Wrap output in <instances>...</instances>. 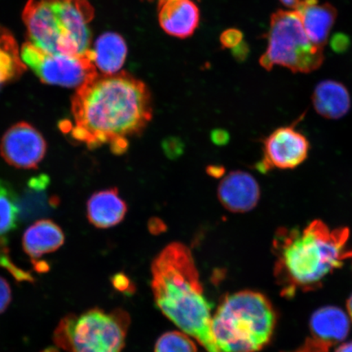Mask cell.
<instances>
[{
  "label": "cell",
  "instance_id": "1",
  "mask_svg": "<svg viewBox=\"0 0 352 352\" xmlns=\"http://www.w3.org/2000/svg\"><path fill=\"white\" fill-rule=\"evenodd\" d=\"M72 114L74 139L91 149L109 144L122 154L129 138L142 134L152 120L151 92L129 74H96L78 87Z\"/></svg>",
  "mask_w": 352,
  "mask_h": 352
},
{
  "label": "cell",
  "instance_id": "2",
  "mask_svg": "<svg viewBox=\"0 0 352 352\" xmlns=\"http://www.w3.org/2000/svg\"><path fill=\"white\" fill-rule=\"evenodd\" d=\"M350 230L330 228L315 219L305 228H280L272 250L276 257L274 276L280 294L292 298L297 292L318 289L325 277L352 258Z\"/></svg>",
  "mask_w": 352,
  "mask_h": 352
},
{
  "label": "cell",
  "instance_id": "3",
  "mask_svg": "<svg viewBox=\"0 0 352 352\" xmlns=\"http://www.w3.org/2000/svg\"><path fill=\"white\" fill-rule=\"evenodd\" d=\"M151 272L154 300L162 314L208 352H220L211 328L210 306L191 250L173 242L154 258Z\"/></svg>",
  "mask_w": 352,
  "mask_h": 352
},
{
  "label": "cell",
  "instance_id": "4",
  "mask_svg": "<svg viewBox=\"0 0 352 352\" xmlns=\"http://www.w3.org/2000/svg\"><path fill=\"white\" fill-rule=\"evenodd\" d=\"M22 17L30 43L43 51L78 56L90 50L94 10L88 0H29Z\"/></svg>",
  "mask_w": 352,
  "mask_h": 352
},
{
  "label": "cell",
  "instance_id": "5",
  "mask_svg": "<svg viewBox=\"0 0 352 352\" xmlns=\"http://www.w3.org/2000/svg\"><path fill=\"white\" fill-rule=\"evenodd\" d=\"M276 314L263 294L243 290L228 296L218 307L211 328L220 352H257L274 336Z\"/></svg>",
  "mask_w": 352,
  "mask_h": 352
},
{
  "label": "cell",
  "instance_id": "6",
  "mask_svg": "<svg viewBox=\"0 0 352 352\" xmlns=\"http://www.w3.org/2000/svg\"><path fill=\"white\" fill-rule=\"evenodd\" d=\"M130 324L125 311L94 308L65 316L55 330L54 340L67 352H122Z\"/></svg>",
  "mask_w": 352,
  "mask_h": 352
},
{
  "label": "cell",
  "instance_id": "7",
  "mask_svg": "<svg viewBox=\"0 0 352 352\" xmlns=\"http://www.w3.org/2000/svg\"><path fill=\"white\" fill-rule=\"evenodd\" d=\"M267 38V50L259 63L268 72L279 65L293 73L308 74L318 69L324 63L323 47L308 38L296 11L274 12Z\"/></svg>",
  "mask_w": 352,
  "mask_h": 352
},
{
  "label": "cell",
  "instance_id": "8",
  "mask_svg": "<svg viewBox=\"0 0 352 352\" xmlns=\"http://www.w3.org/2000/svg\"><path fill=\"white\" fill-rule=\"evenodd\" d=\"M21 57L47 85L78 87L98 74L91 50L85 55L51 54L28 42L21 47Z\"/></svg>",
  "mask_w": 352,
  "mask_h": 352
},
{
  "label": "cell",
  "instance_id": "9",
  "mask_svg": "<svg viewBox=\"0 0 352 352\" xmlns=\"http://www.w3.org/2000/svg\"><path fill=\"white\" fill-rule=\"evenodd\" d=\"M310 148L309 140L296 129V123L280 126L264 139L258 170L267 173L272 170L296 169L307 160Z\"/></svg>",
  "mask_w": 352,
  "mask_h": 352
},
{
  "label": "cell",
  "instance_id": "10",
  "mask_svg": "<svg viewBox=\"0 0 352 352\" xmlns=\"http://www.w3.org/2000/svg\"><path fill=\"white\" fill-rule=\"evenodd\" d=\"M46 151L43 136L28 122L11 126L0 142V153L3 160L16 168H37Z\"/></svg>",
  "mask_w": 352,
  "mask_h": 352
},
{
  "label": "cell",
  "instance_id": "11",
  "mask_svg": "<svg viewBox=\"0 0 352 352\" xmlns=\"http://www.w3.org/2000/svg\"><path fill=\"white\" fill-rule=\"evenodd\" d=\"M261 187L252 174L243 170L232 171L220 182L218 197L224 208L233 213L252 210L261 200Z\"/></svg>",
  "mask_w": 352,
  "mask_h": 352
},
{
  "label": "cell",
  "instance_id": "12",
  "mask_svg": "<svg viewBox=\"0 0 352 352\" xmlns=\"http://www.w3.org/2000/svg\"><path fill=\"white\" fill-rule=\"evenodd\" d=\"M158 19L166 33L186 38L195 33L199 23L200 12L191 0H165L160 3Z\"/></svg>",
  "mask_w": 352,
  "mask_h": 352
},
{
  "label": "cell",
  "instance_id": "13",
  "mask_svg": "<svg viewBox=\"0 0 352 352\" xmlns=\"http://www.w3.org/2000/svg\"><path fill=\"white\" fill-rule=\"evenodd\" d=\"M294 11L300 17L303 28L311 41L324 47L336 23V8L329 3L320 4L319 0H302Z\"/></svg>",
  "mask_w": 352,
  "mask_h": 352
},
{
  "label": "cell",
  "instance_id": "14",
  "mask_svg": "<svg viewBox=\"0 0 352 352\" xmlns=\"http://www.w3.org/2000/svg\"><path fill=\"white\" fill-rule=\"evenodd\" d=\"M126 213V201L120 197L116 188L96 192L87 201V218L96 228L116 226L124 219Z\"/></svg>",
  "mask_w": 352,
  "mask_h": 352
},
{
  "label": "cell",
  "instance_id": "15",
  "mask_svg": "<svg viewBox=\"0 0 352 352\" xmlns=\"http://www.w3.org/2000/svg\"><path fill=\"white\" fill-rule=\"evenodd\" d=\"M311 338L329 346L341 342L349 336V316L340 308L328 306L319 308L310 319Z\"/></svg>",
  "mask_w": 352,
  "mask_h": 352
},
{
  "label": "cell",
  "instance_id": "16",
  "mask_svg": "<svg viewBox=\"0 0 352 352\" xmlns=\"http://www.w3.org/2000/svg\"><path fill=\"white\" fill-rule=\"evenodd\" d=\"M311 100L316 113L330 120H340L346 116L351 107L349 90L342 83L334 80L318 83Z\"/></svg>",
  "mask_w": 352,
  "mask_h": 352
},
{
  "label": "cell",
  "instance_id": "17",
  "mask_svg": "<svg viewBox=\"0 0 352 352\" xmlns=\"http://www.w3.org/2000/svg\"><path fill=\"white\" fill-rule=\"evenodd\" d=\"M65 235L61 228L50 219L38 220L24 233L22 245L25 252L35 263L43 255L58 250L64 244Z\"/></svg>",
  "mask_w": 352,
  "mask_h": 352
},
{
  "label": "cell",
  "instance_id": "18",
  "mask_svg": "<svg viewBox=\"0 0 352 352\" xmlns=\"http://www.w3.org/2000/svg\"><path fill=\"white\" fill-rule=\"evenodd\" d=\"M91 50L96 67L104 74L120 72L127 54L124 39L120 34L111 32L100 35Z\"/></svg>",
  "mask_w": 352,
  "mask_h": 352
},
{
  "label": "cell",
  "instance_id": "19",
  "mask_svg": "<svg viewBox=\"0 0 352 352\" xmlns=\"http://www.w3.org/2000/svg\"><path fill=\"white\" fill-rule=\"evenodd\" d=\"M25 69L14 38L0 26V86L19 77Z\"/></svg>",
  "mask_w": 352,
  "mask_h": 352
},
{
  "label": "cell",
  "instance_id": "20",
  "mask_svg": "<svg viewBox=\"0 0 352 352\" xmlns=\"http://www.w3.org/2000/svg\"><path fill=\"white\" fill-rule=\"evenodd\" d=\"M50 179L46 175H41L32 178L28 183V191L23 199L19 201L20 213L25 217H33L43 212L48 206L54 208L58 204V200L47 199V188Z\"/></svg>",
  "mask_w": 352,
  "mask_h": 352
},
{
  "label": "cell",
  "instance_id": "21",
  "mask_svg": "<svg viewBox=\"0 0 352 352\" xmlns=\"http://www.w3.org/2000/svg\"><path fill=\"white\" fill-rule=\"evenodd\" d=\"M19 214V201L14 191L0 180V236L15 230Z\"/></svg>",
  "mask_w": 352,
  "mask_h": 352
},
{
  "label": "cell",
  "instance_id": "22",
  "mask_svg": "<svg viewBox=\"0 0 352 352\" xmlns=\"http://www.w3.org/2000/svg\"><path fill=\"white\" fill-rule=\"evenodd\" d=\"M154 352H198L195 342L187 334L167 332L158 338Z\"/></svg>",
  "mask_w": 352,
  "mask_h": 352
},
{
  "label": "cell",
  "instance_id": "23",
  "mask_svg": "<svg viewBox=\"0 0 352 352\" xmlns=\"http://www.w3.org/2000/svg\"><path fill=\"white\" fill-rule=\"evenodd\" d=\"M0 266L6 270L19 281H32L33 277L28 272L21 270L12 263L10 255L7 253V249L0 243Z\"/></svg>",
  "mask_w": 352,
  "mask_h": 352
},
{
  "label": "cell",
  "instance_id": "24",
  "mask_svg": "<svg viewBox=\"0 0 352 352\" xmlns=\"http://www.w3.org/2000/svg\"><path fill=\"white\" fill-rule=\"evenodd\" d=\"M12 292L10 285L0 277V314L7 309L11 302Z\"/></svg>",
  "mask_w": 352,
  "mask_h": 352
},
{
  "label": "cell",
  "instance_id": "25",
  "mask_svg": "<svg viewBox=\"0 0 352 352\" xmlns=\"http://www.w3.org/2000/svg\"><path fill=\"white\" fill-rule=\"evenodd\" d=\"M329 346L314 338H308L305 344L292 352H329Z\"/></svg>",
  "mask_w": 352,
  "mask_h": 352
},
{
  "label": "cell",
  "instance_id": "26",
  "mask_svg": "<svg viewBox=\"0 0 352 352\" xmlns=\"http://www.w3.org/2000/svg\"><path fill=\"white\" fill-rule=\"evenodd\" d=\"M349 46V39L345 34H336L332 39V47L336 52L345 51Z\"/></svg>",
  "mask_w": 352,
  "mask_h": 352
},
{
  "label": "cell",
  "instance_id": "27",
  "mask_svg": "<svg viewBox=\"0 0 352 352\" xmlns=\"http://www.w3.org/2000/svg\"><path fill=\"white\" fill-rule=\"evenodd\" d=\"M149 230L152 233H160L162 232H164L166 227L164 226V223L161 221V220L154 218L151 220V222H149L148 224Z\"/></svg>",
  "mask_w": 352,
  "mask_h": 352
},
{
  "label": "cell",
  "instance_id": "28",
  "mask_svg": "<svg viewBox=\"0 0 352 352\" xmlns=\"http://www.w3.org/2000/svg\"><path fill=\"white\" fill-rule=\"evenodd\" d=\"M215 144H223L228 140V134L224 131H215L212 135Z\"/></svg>",
  "mask_w": 352,
  "mask_h": 352
},
{
  "label": "cell",
  "instance_id": "29",
  "mask_svg": "<svg viewBox=\"0 0 352 352\" xmlns=\"http://www.w3.org/2000/svg\"><path fill=\"white\" fill-rule=\"evenodd\" d=\"M280 2L283 4L286 8H292L296 10V8L300 6L302 0H280Z\"/></svg>",
  "mask_w": 352,
  "mask_h": 352
},
{
  "label": "cell",
  "instance_id": "30",
  "mask_svg": "<svg viewBox=\"0 0 352 352\" xmlns=\"http://www.w3.org/2000/svg\"><path fill=\"white\" fill-rule=\"evenodd\" d=\"M224 173V169L222 166H210L208 168V174L211 176H221Z\"/></svg>",
  "mask_w": 352,
  "mask_h": 352
},
{
  "label": "cell",
  "instance_id": "31",
  "mask_svg": "<svg viewBox=\"0 0 352 352\" xmlns=\"http://www.w3.org/2000/svg\"><path fill=\"white\" fill-rule=\"evenodd\" d=\"M334 352H352V341L343 343Z\"/></svg>",
  "mask_w": 352,
  "mask_h": 352
},
{
  "label": "cell",
  "instance_id": "32",
  "mask_svg": "<svg viewBox=\"0 0 352 352\" xmlns=\"http://www.w3.org/2000/svg\"><path fill=\"white\" fill-rule=\"evenodd\" d=\"M347 311H349V318L352 321V294L346 302Z\"/></svg>",
  "mask_w": 352,
  "mask_h": 352
},
{
  "label": "cell",
  "instance_id": "33",
  "mask_svg": "<svg viewBox=\"0 0 352 352\" xmlns=\"http://www.w3.org/2000/svg\"><path fill=\"white\" fill-rule=\"evenodd\" d=\"M41 352H59V351L55 349V347H50V349H47Z\"/></svg>",
  "mask_w": 352,
  "mask_h": 352
},
{
  "label": "cell",
  "instance_id": "34",
  "mask_svg": "<svg viewBox=\"0 0 352 352\" xmlns=\"http://www.w3.org/2000/svg\"><path fill=\"white\" fill-rule=\"evenodd\" d=\"M164 1H165V0H160V3Z\"/></svg>",
  "mask_w": 352,
  "mask_h": 352
}]
</instances>
